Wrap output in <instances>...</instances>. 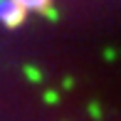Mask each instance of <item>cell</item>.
Segmentation results:
<instances>
[{
    "label": "cell",
    "mask_w": 121,
    "mask_h": 121,
    "mask_svg": "<svg viewBox=\"0 0 121 121\" xmlns=\"http://www.w3.org/2000/svg\"><path fill=\"white\" fill-rule=\"evenodd\" d=\"M17 5H22L25 10H45L49 5V0H15Z\"/></svg>",
    "instance_id": "7a4b0ae2"
},
{
    "label": "cell",
    "mask_w": 121,
    "mask_h": 121,
    "mask_svg": "<svg viewBox=\"0 0 121 121\" xmlns=\"http://www.w3.org/2000/svg\"><path fill=\"white\" fill-rule=\"evenodd\" d=\"M25 15L27 10L15 0H0V22L5 27H20L25 22Z\"/></svg>",
    "instance_id": "6da1fadb"
}]
</instances>
